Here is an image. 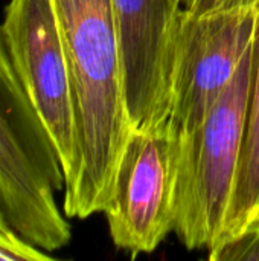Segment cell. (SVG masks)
Segmentation results:
<instances>
[{
  "instance_id": "cell-1",
  "label": "cell",
  "mask_w": 259,
  "mask_h": 261,
  "mask_svg": "<svg viewBox=\"0 0 259 261\" xmlns=\"http://www.w3.org/2000/svg\"><path fill=\"white\" fill-rule=\"evenodd\" d=\"M67 55L79 133V171L64 191L63 213L87 219L104 213L131 130L122 90L111 0H52Z\"/></svg>"
},
{
  "instance_id": "cell-2",
  "label": "cell",
  "mask_w": 259,
  "mask_h": 261,
  "mask_svg": "<svg viewBox=\"0 0 259 261\" xmlns=\"http://www.w3.org/2000/svg\"><path fill=\"white\" fill-rule=\"evenodd\" d=\"M66 187L52 139L11 60L0 24V213L29 245L53 252L72 237L56 193Z\"/></svg>"
},
{
  "instance_id": "cell-3",
  "label": "cell",
  "mask_w": 259,
  "mask_h": 261,
  "mask_svg": "<svg viewBox=\"0 0 259 261\" xmlns=\"http://www.w3.org/2000/svg\"><path fill=\"white\" fill-rule=\"evenodd\" d=\"M255 52L256 37L200 125L179 133L174 232L188 249H211L223 234L243 161Z\"/></svg>"
},
{
  "instance_id": "cell-4",
  "label": "cell",
  "mask_w": 259,
  "mask_h": 261,
  "mask_svg": "<svg viewBox=\"0 0 259 261\" xmlns=\"http://www.w3.org/2000/svg\"><path fill=\"white\" fill-rule=\"evenodd\" d=\"M180 135L171 118L131 127L104 210L116 248L133 258L151 254L174 231Z\"/></svg>"
},
{
  "instance_id": "cell-5",
  "label": "cell",
  "mask_w": 259,
  "mask_h": 261,
  "mask_svg": "<svg viewBox=\"0 0 259 261\" xmlns=\"http://www.w3.org/2000/svg\"><path fill=\"white\" fill-rule=\"evenodd\" d=\"M2 29L23 87L56 150L67 191L79 171V133L70 67L52 0H11Z\"/></svg>"
},
{
  "instance_id": "cell-6",
  "label": "cell",
  "mask_w": 259,
  "mask_h": 261,
  "mask_svg": "<svg viewBox=\"0 0 259 261\" xmlns=\"http://www.w3.org/2000/svg\"><path fill=\"white\" fill-rule=\"evenodd\" d=\"M259 9L211 15L180 12L172 64L171 121L192 132L226 90L256 37Z\"/></svg>"
},
{
  "instance_id": "cell-7",
  "label": "cell",
  "mask_w": 259,
  "mask_h": 261,
  "mask_svg": "<svg viewBox=\"0 0 259 261\" xmlns=\"http://www.w3.org/2000/svg\"><path fill=\"white\" fill-rule=\"evenodd\" d=\"M130 127L171 118L174 41L182 0H111Z\"/></svg>"
},
{
  "instance_id": "cell-8",
  "label": "cell",
  "mask_w": 259,
  "mask_h": 261,
  "mask_svg": "<svg viewBox=\"0 0 259 261\" xmlns=\"http://www.w3.org/2000/svg\"><path fill=\"white\" fill-rule=\"evenodd\" d=\"M256 220H259V23L243 161L220 240Z\"/></svg>"
},
{
  "instance_id": "cell-9",
  "label": "cell",
  "mask_w": 259,
  "mask_h": 261,
  "mask_svg": "<svg viewBox=\"0 0 259 261\" xmlns=\"http://www.w3.org/2000/svg\"><path fill=\"white\" fill-rule=\"evenodd\" d=\"M211 261H259V220L218 240L209 249Z\"/></svg>"
},
{
  "instance_id": "cell-10",
  "label": "cell",
  "mask_w": 259,
  "mask_h": 261,
  "mask_svg": "<svg viewBox=\"0 0 259 261\" xmlns=\"http://www.w3.org/2000/svg\"><path fill=\"white\" fill-rule=\"evenodd\" d=\"M52 255L27 242L15 232H0V261H52Z\"/></svg>"
},
{
  "instance_id": "cell-11",
  "label": "cell",
  "mask_w": 259,
  "mask_h": 261,
  "mask_svg": "<svg viewBox=\"0 0 259 261\" xmlns=\"http://www.w3.org/2000/svg\"><path fill=\"white\" fill-rule=\"evenodd\" d=\"M182 8L192 15H211L241 9H259V0H182Z\"/></svg>"
},
{
  "instance_id": "cell-12",
  "label": "cell",
  "mask_w": 259,
  "mask_h": 261,
  "mask_svg": "<svg viewBox=\"0 0 259 261\" xmlns=\"http://www.w3.org/2000/svg\"><path fill=\"white\" fill-rule=\"evenodd\" d=\"M0 232H14V231L8 226V223H6V220H5V217H3L2 213H0Z\"/></svg>"
}]
</instances>
